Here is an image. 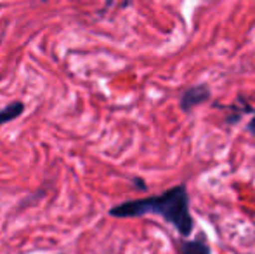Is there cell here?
<instances>
[{"mask_svg":"<svg viewBox=\"0 0 255 254\" xmlns=\"http://www.w3.org/2000/svg\"><path fill=\"white\" fill-rule=\"evenodd\" d=\"M111 216L115 218H137L144 214H158L167 223L174 225L182 237L193 232V218L189 213V195L186 185H179L158 197L128 200L111 207Z\"/></svg>","mask_w":255,"mask_h":254,"instance_id":"1","label":"cell"},{"mask_svg":"<svg viewBox=\"0 0 255 254\" xmlns=\"http://www.w3.org/2000/svg\"><path fill=\"white\" fill-rule=\"evenodd\" d=\"M23 112H24V105L21 101H14V103H10V105L3 106V108L0 110V126L17 119Z\"/></svg>","mask_w":255,"mask_h":254,"instance_id":"3","label":"cell"},{"mask_svg":"<svg viewBox=\"0 0 255 254\" xmlns=\"http://www.w3.org/2000/svg\"><path fill=\"white\" fill-rule=\"evenodd\" d=\"M247 129H249V132H252V134L255 136V113H254L252 119H250V122H249V126H247Z\"/></svg>","mask_w":255,"mask_h":254,"instance_id":"5","label":"cell"},{"mask_svg":"<svg viewBox=\"0 0 255 254\" xmlns=\"http://www.w3.org/2000/svg\"><path fill=\"white\" fill-rule=\"evenodd\" d=\"M182 254H210V248L200 241H188L182 244Z\"/></svg>","mask_w":255,"mask_h":254,"instance_id":"4","label":"cell"},{"mask_svg":"<svg viewBox=\"0 0 255 254\" xmlns=\"http://www.w3.org/2000/svg\"><path fill=\"white\" fill-rule=\"evenodd\" d=\"M210 89H208L207 84H198V85H191L188 87L184 92L181 94V110L184 113L193 112V108H196L198 105H203L210 99Z\"/></svg>","mask_w":255,"mask_h":254,"instance_id":"2","label":"cell"}]
</instances>
